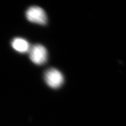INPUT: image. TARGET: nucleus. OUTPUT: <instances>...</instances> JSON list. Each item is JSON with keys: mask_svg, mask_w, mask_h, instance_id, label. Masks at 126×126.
Returning <instances> with one entry per match:
<instances>
[{"mask_svg": "<svg viewBox=\"0 0 126 126\" xmlns=\"http://www.w3.org/2000/svg\"><path fill=\"white\" fill-rule=\"evenodd\" d=\"M45 81L48 86L54 89L59 88L64 82V77L60 71L55 68H50L46 72Z\"/></svg>", "mask_w": 126, "mask_h": 126, "instance_id": "nucleus-2", "label": "nucleus"}, {"mask_svg": "<svg viewBox=\"0 0 126 126\" xmlns=\"http://www.w3.org/2000/svg\"><path fill=\"white\" fill-rule=\"evenodd\" d=\"M12 46L15 50L20 53H26L30 49L29 43L25 39L19 37H17L12 40Z\"/></svg>", "mask_w": 126, "mask_h": 126, "instance_id": "nucleus-4", "label": "nucleus"}, {"mask_svg": "<svg viewBox=\"0 0 126 126\" xmlns=\"http://www.w3.org/2000/svg\"><path fill=\"white\" fill-rule=\"evenodd\" d=\"M30 59L34 64L41 65L46 62L47 59V51L42 45H35L30 47Z\"/></svg>", "mask_w": 126, "mask_h": 126, "instance_id": "nucleus-1", "label": "nucleus"}, {"mask_svg": "<svg viewBox=\"0 0 126 126\" xmlns=\"http://www.w3.org/2000/svg\"><path fill=\"white\" fill-rule=\"evenodd\" d=\"M28 20L32 22L40 25H45L47 23V16L45 11L39 7H32L26 12Z\"/></svg>", "mask_w": 126, "mask_h": 126, "instance_id": "nucleus-3", "label": "nucleus"}]
</instances>
